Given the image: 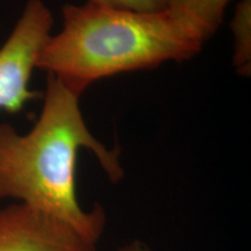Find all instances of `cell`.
Listing matches in <instances>:
<instances>
[{"label":"cell","instance_id":"cell-1","mask_svg":"<svg viewBox=\"0 0 251 251\" xmlns=\"http://www.w3.org/2000/svg\"><path fill=\"white\" fill-rule=\"evenodd\" d=\"M80 96L48 75L43 105L33 128L19 133L0 124V199H12L70 226L93 243L105 231L101 205L86 211L76 190L77 157L90 150L112 183L125 177L120 148H108L87 127Z\"/></svg>","mask_w":251,"mask_h":251},{"label":"cell","instance_id":"cell-2","mask_svg":"<svg viewBox=\"0 0 251 251\" xmlns=\"http://www.w3.org/2000/svg\"><path fill=\"white\" fill-rule=\"evenodd\" d=\"M62 29L41 51L37 70L81 94L94 81L192 58L203 43L166 11L144 13L86 1L62 9Z\"/></svg>","mask_w":251,"mask_h":251},{"label":"cell","instance_id":"cell-3","mask_svg":"<svg viewBox=\"0 0 251 251\" xmlns=\"http://www.w3.org/2000/svg\"><path fill=\"white\" fill-rule=\"evenodd\" d=\"M52 26L54 15L46 2L27 0L0 47V111L18 113L39 96L30 89V80Z\"/></svg>","mask_w":251,"mask_h":251},{"label":"cell","instance_id":"cell-4","mask_svg":"<svg viewBox=\"0 0 251 251\" xmlns=\"http://www.w3.org/2000/svg\"><path fill=\"white\" fill-rule=\"evenodd\" d=\"M0 251H100L74 228L23 203L0 208Z\"/></svg>","mask_w":251,"mask_h":251},{"label":"cell","instance_id":"cell-5","mask_svg":"<svg viewBox=\"0 0 251 251\" xmlns=\"http://www.w3.org/2000/svg\"><path fill=\"white\" fill-rule=\"evenodd\" d=\"M230 0H168L165 11L205 43L224 21Z\"/></svg>","mask_w":251,"mask_h":251},{"label":"cell","instance_id":"cell-6","mask_svg":"<svg viewBox=\"0 0 251 251\" xmlns=\"http://www.w3.org/2000/svg\"><path fill=\"white\" fill-rule=\"evenodd\" d=\"M234 33V64L237 71L250 72L251 62V0H242L235 8L230 23Z\"/></svg>","mask_w":251,"mask_h":251},{"label":"cell","instance_id":"cell-7","mask_svg":"<svg viewBox=\"0 0 251 251\" xmlns=\"http://www.w3.org/2000/svg\"><path fill=\"white\" fill-rule=\"evenodd\" d=\"M92 4L106 6V7L129 9L144 13H155L166 9L168 0H87Z\"/></svg>","mask_w":251,"mask_h":251},{"label":"cell","instance_id":"cell-8","mask_svg":"<svg viewBox=\"0 0 251 251\" xmlns=\"http://www.w3.org/2000/svg\"><path fill=\"white\" fill-rule=\"evenodd\" d=\"M115 251H153V250L146 242H143V241L133 240L130 241L129 243L120 247Z\"/></svg>","mask_w":251,"mask_h":251}]
</instances>
